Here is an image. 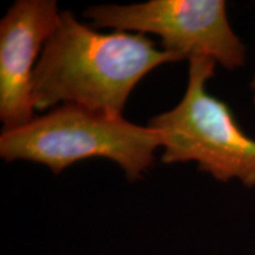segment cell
<instances>
[{
	"label": "cell",
	"mask_w": 255,
	"mask_h": 255,
	"mask_svg": "<svg viewBox=\"0 0 255 255\" xmlns=\"http://www.w3.org/2000/svg\"><path fill=\"white\" fill-rule=\"evenodd\" d=\"M181 60L158 49L145 34L101 33L79 23L72 12L63 11L34 70V109L76 104L122 116L128 98L144 76L162 64Z\"/></svg>",
	"instance_id": "1"
},
{
	"label": "cell",
	"mask_w": 255,
	"mask_h": 255,
	"mask_svg": "<svg viewBox=\"0 0 255 255\" xmlns=\"http://www.w3.org/2000/svg\"><path fill=\"white\" fill-rule=\"evenodd\" d=\"M163 136L150 127L136 126L123 116L63 104L23 127L2 130L0 156L46 165L58 175L78 161L107 158L136 181L154 163Z\"/></svg>",
	"instance_id": "2"
},
{
	"label": "cell",
	"mask_w": 255,
	"mask_h": 255,
	"mask_svg": "<svg viewBox=\"0 0 255 255\" xmlns=\"http://www.w3.org/2000/svg\"><path fill=\"white\" fill-rule=\"evenodd\" d=\"M216 62L205 57L189 59L186 94L174 109L152 117L149 127L163 136L165 164L195 161L216 181H239L255 187V139L239 127L225 102L207 91Z\"/></svg>",
	"instance_id": "3"
},
{
	"label": "cell",
	"mask_w": 255,
	"mask_h": 255,
	"mask_svg": "<svg viewBox=\"0 0 255 255\" xmlns=\"http://www.w3.org/2000/svg\"><path fill=\"white\" fill-rule=\"evenodd\" d=\"M94 28L152 33L162 49L182 60L205 57L228 71L246 63V46L233 30L225 0H151L132 5H98L84 13Z\"/></svg>",
	"instance_id": "4"
},
{
	"label": "cell",
	"mask_w": 255,
	"mask_h": 255,
	"mask_svg": "<svg viewBox=\"0 0 255 255\" xmlns=\"http://www.w3.org/2000/svg\"><path fill=\"white\" fill-rule=\"evenodd\" d=\"M55 0H18L0 21V120L4 130L34 119L32 98L37 57L59 21Z\"/></svg>",
	"instance_id": "5"
},
{
	"label": "cell",
	"mask_w": 255,
	"mask_h": 255,
	"mask_svg": "<svg viewBox=\"0 0 255 255\" xmlns=\"http://www.w3.org/2000/svg\"><path fill=\"white\" fill-rule=\"evenodd\" d=\"M251 89H252V91H253V105H254V109H255V75L251 82Z\"/></svg>",
	"instance_id": "6"
}]
</instances>
